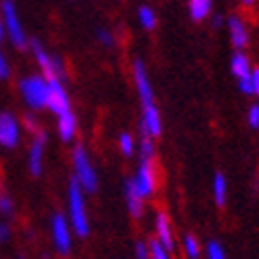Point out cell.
I'll return each instance as SVG.
<instances>
[{
  "mask_svg": "<svg viewBox=\"0 0 259 259\" xmlns=\"http://www.w3.org/2000/svg\"><path fill=\"white\" fill-rule=\"evenodd\" d=\"M68 222L72 226V232L76 238H89L91 234V222H89V211L84 202V190L74 177L68 184Z\"/></svg>",
  "mask_w": 259,
  "mask_h": 259,
  "instance_id": "1",
  "label": "cell"
},
{
  "mask_svg": "<svg viewBox=\"0 0 259 259\" xmlns=\"http://www.w3.org/2000/svg\"><path fill=\"white\" fill-rule=\"evenodd\" d=\"M19 95L23 103L32 112L47 110V99H49V78L45 74H30L23 76L17 84Z\"/></svg>",
  "mask_w": 259,
  "mask_h": 259,
  "instance_id": "2",
  "label": "cell"
},
{
  "mask_svg": "<svg viewBox=\"0 0 259 259\" xmlns=\"http://www.w3.org/2000/svg\"><path fill=\"white\" fill-rule=\"evenodd\" d=\"M72 173L74 179L80 184V188L84 190V194H93L99 188V175L93 160H91L87 148L76 146L72 150Z\"/></svg>",
  "mask_w": 259,
  "mask_h": 259,
  "instance_id": "3",
  "label": "cell"
},
{
  "mask_svg": "<svg viewBox=\"0 0 259 259\" xmlns=\"http://www.w3.org/2000/svg\"><path fill=\"white\" fill-rule=\"evenodd\" d=\"M0 17H3L5 23V34L9 38V42L15 49H25L28 47V34H25L23 21L17 13V7L13 0H3L0 5Z\"/></svg>",
  "mask_w": 259,
  "mask_h": 259,
  "instance_id": "4",
  "label": "cell"
},
{
  "mask_svg": "<svg viewBox=\"0 0 259 259\" xmlns=\"http://www.w3.org/2000/svg\"><path fill=\"white\" fill-rule=\"evenodd\" d=\"M51 242H53V249L59 255H70L74 249V232L72 226L68 222L66 215L55 213L51 217Z\"/></svg>",
  "mask_w": 259,
  "mask_h": 259,
  "instance_id": "5",
  "label": "cell"
},
{
  "mask_svg": "<svg viewBox=\"0 0 259 259\" xmlns=\"http://www.w3.org/2000/svg\"><path fill=\"white\" fill-rule=\"evenodd\" d=\"M133 186L135 190L144 196L146 200L152 198L158 190V177H156V166H154V158H139L137 171L133 175Z\"/></svg>",
  "mask_w": 259,
  "mask_h": 259,
  "instance_id": "6",
  "label": "cell"
},
{
  "mask_svg": "<svg viewBox=\"0 0 259 259\" xmlns=\"http://www.w3.org/2000/svg\"><path fill=\"white\" fill-rule=\"evenodd\" d=\"M32 53H34V59L38 63V68H40V74H45L47 78H66V68H63V61L49 53V51L38 42V40H32Z\"/></svg>",
  "mask_w": 259,
  "mask_h": 259,
  "instance_id": "7",
  "label": "cell"
},
{
  "mask_svg": "<svg viewBox=\"0 0 259 259\" xmlns=\"http://www.w3.org/2000/svg\"><path fill=\"white\" fill-rule=\"evenodd\" d=\"M47 110L51 114H63L72 110V101L68 95V89L63 84V78H49V99H47Z\"/></svg>",
  "mask_w": 259,
  "mask_h": 259,
  "instance_id": "8",
  "label": "cell"
},
{
  "mask_svg": "<svg viewBox=\"0 0 259 259\" xmlns=\"http://www.w3.org/2000/svg\"><path fill=\"white\" fill-rule=\"evenodd\" d=\"M21 131H23V126L19 124L15 114H11V112L0 114V148H5V150L17 148L21 141Z\"/></svg>",
  "mask_w": 259,
  "mask_h": 259,
  "instance_id": "9",
  "label": "cell"
},
{
  "mask_svg": "<svg viewBox=\"0 0 259 259\" xmlns=\"http://www.w3.org/2000/svg\"><path fill=\"white\" fill-rule=\"evenodd\" d=\"M133 84H135V91H137V97H139L141 106L156 101V93H154V87H152V80H150L148 68H146V63L141 59L133 61Z\"/></svg>",
  "mask_w": 259,
  "mask_h": 259,
  "instance_id": "10",
  "label": "cell"
},
{
  "mask_svg": "<svg viewBox=\"0 0 259 259\" xmlns=\"http://www.w3.org/2000/svg\"><path fill=\"white\" fill-rule=\"evenodd\" d=\"M139 131H141V135H148L152 139H158L162 135V116H160V110L156 106V101L141 106Z\"/></svg>",
  "mask_w": 259,
  "mask_h": 259,
  "instance_id": "11",
  "label": "cell"
},
{
  "mask_svg": "<svg viewBox=\"0 0 259 259\" xmlns=\"http://www.w3.org/2000/svg\"><path fill=\"white\" fill-rule=\"evenodd\" d=\"M34 141L28 150V169L32 177H40L45 169V148H47V135L45 133H34Z\"/></svg>",
  "mask_w": 259,
  "mask_h": 259,
  "instance_id": "12",
  "label": "cell"
},
{
  "mask_svg": "<svg viewBox=\"0 0 259 259\" xmlns=\"http://www.w3.org/2000/svg\"><path fill=\"white\" fill-rule=\"evenodd\" d=\"M226 25H228V34H230L232 47H234L236 51L247 49L249 47V28H247V23H244V19L240 15H230Z\"/></svg>",
  "mask_w": 259,
  "mask_h": 259,
  "instance_id": "13",
  "label": "cell"
},
{
  "mask_svg": "<svg viewBox=\"0 0 259 259\" xmlns=\"http://www.w3.org/2000/svg\"><path fill=\"white\" fill-rule=\"evenodd\" d=\"M154 236H156L171 253L175 251V244H177V242H175L171 219L166 217V213H156V219H154Z\"/></svg>",
  "mask_w": 259,
  "mask_h": 259,
  "instance_id": "14",
  "label": "cell"
},
{
  "mask_svg": "<svg viewBox=\"0 0 259 259\" xmlns=\"http://www.w3.org/2000/svg\"><path fill=\"white\" fill-rule=\"evenodd\" d=\"M124 202H126V211L133 219H141L144 217V209H146V198L135 190L133 181L128 179L124 184Z\"/></svg>",
  "mask_w": 259,
  "mask_h": 259,
  "instance_id": "15",
  "label": "cell"
},
{
  "mask_svg": "<svg viewBox=\"0 0 259 259\" xmlns=\"http://www.w3.org/2000/svg\"><path fill=\"white\" fill-rule=\"evenodd\" d=\"M76 133H78V118H76V114L72 110L63 112L57 116V135L63 144H70L74 141Z\"/></svg>",
  "mask_w": 259,
  "mask_h": 259,
  "instance_id": "16",
  "label": "cell"
},
{
  "mask_svg": "<svg viewBox=\"0 0 259 259\" xmlns=\"http://www.w3.org/2000/svg\"><path fill=\"white\" fill-rule=\"evenodd\" d=\"M211 13H213V0H188V15L192 21H204V19H211Z\"/></svg>",
  "mask_w": 259,
  "mask_h": 259,
  "instance_id": "17",
  "label": "cell"
},
{
  "mask_svg": "<svg viewBox=\"0 0 259 259\" xmlns=\"http://www.w3.org/2000/svg\"><path fill=\"white\" fill-rule=\"evenodd\" d=\"M230 72L234 74V78H244V76H249L253 72V66H251V59L247 57L244 51H236L234 55L230 59Z\"/></svg>",
  "mask_w": 259,
  "mask_h": 259,
  "instance_id": "18",
  "label": "cell"
},
{
  "mask_svg": "<svg viewBox=\"0 0 259 259\" xmlns=\"http://www.w3.org/2000/svg\"><path fill=\"white\" fill-rule=\"evenodd\" d=\"M137 21L139 25L144 28L146 32H154L158 28V17H156V11H154L152 7L144 5V7H139L137 9Z\"/></svg>",
  "mask_w": 259,
  "mask_h": 259,
  "instance_id": "19",
  "label": "cell"
},
{
  "mask_svg": "<svg viewBox=\"0 0 259 259\" xmlns=\"http://www.w3.org/2000/svg\"><path fill=\"white\" fill-rule=\"evenodd\" d=\"M213 200L217 206H226L228 202V179L224 173H217L213 177Z\"/></svg>",
  "mask_w": 259,
  "mask_h": 259,
  "instance_id": "20",
  "label": "cell"
},
{
  "mask_svg": "<svg viewBox=\"0 0 259 259\" xmlns=\"http://www.w3.org/2000/svg\"><path fill=\"white\" fill-rule=\"evenodd\" d=\"M181 249H184V255L188 259H198L200 253H202L200 242H198V238L194 234H186L184 236V240H181Z\"/></svg>",
  "mask_w": 259,
  "mask_h": 259,
  "instance_id": "21",
  "label": "cell"
},
{
  "mask_svg": "<svg viewBox=\"0 0 259 259\" xmlns=\"http://www.w3.org/2000/svg\"><path fill=\"white\" fill-rule=\"evenodd\" d=\"M148 253H150V259H169L171 257V251L166 249L156 236L148 240Z\"/></svg>",
  "mask_w": 259,
  "mask_h": 259,
  "instance_id": "22",
  "label": "cell"
},
{
  "mask_svg": "<svg viewBox=\"0 0 259 259\" xmlns=\"http://www.w3.org/2000/svg\"><path fill=\"white\" fill-rule=\"evenodd\" d=\"M118 150H120V154L122 156H133L135 154V150H137V144H135V139H133V135L131 133H120L118 135Z\"/></svg>",
  "mask_w": 259,
  "mask_h": 259,
  "instance_id": "23",
  "label": "cell"
},
{
  "mask_svg": "<svg viewBox=\"0 0 259 259\" xmlns=\"http://www.w3.org/2000/svg\"><path fill=\"white\" fill-rule=\"evenodd\" d=\"M156 139H152L148 135H141L139 139V158H154L156 156Z\"/></svg>",
  "mask_w": 259,
  "mask_h": 259,
  "instance_id": "24",
  "label": "cell"
},
{
  "mask_svg": "<svg viewBox=\"0 0 259 259\" xmlns=\"http://www.w3.org/2000/svg\"><path fill=\"white\" fill-rule=\"evenodd\" d=\"M204 251H206V257H209V259H226V255H228L226 249H224V244L217 242V240H209V242H206Z\"/></svg>",
  "mask_w": 259,
  "mask_h": 259,
  "instance_id": "25",
  "label": "cell"
},
{
  "mask_svg": "<svg viewBox=\"0 0 259 259\" xmlns=\"http://www.w3.org/2000/svg\"><path fill=\"white\" fill-rule=\"evenodd\" d=\"M97 40L101 47H106V49H114L116 47V40H114V34L106 28H99L97 30Z\"/></svg>",
  "mask_w": 259,
  "mask_h": 259,
  "instance_id": "26",
  "label": "cell"
},
{
  "mask_svg": "<svg viewBox=\"0 0 259 259\" xmlns=\"http://www.w3.org/2000/svg\"><path fill=\"white\" fill-rule=\"evenodd\" d=\"M13 211H15V204H13V198L9 194H0V215L11 217Z\"/></svg>",
  "mask_w": 259,
  "mask_h": 259,
  "instance_id": "27",
  "label": "cell"
},
{
  "mask_svg": "<svg viewBox=\"0 0 259 259\" xmlns=\"http://www.w3.org/2000/svg\"><path fill=\"white\" fill-rule=\"evenodd\" d=\"M247 122H249V126L251 128H259V103H253V106L249 108V112H247Z\"/></svg>",
  "mask_w": 259,
  "mask_h": 259,
  "instance_id": "28",
  "label": "cell"
},
{
  "mask_svg": "<svg viewBox=\"0 0 259 259\" xmlns=\"http://www.w3.org/2000/svg\"><path fill=\"white\" fill-rule=\"evenodd\" d=\"M236 82H238V91L242 95H249V97L253 95V78H251V74L244 76V78H238Z\"/></svg>",
  "mask_w": 259,
  "mask_h": 259,
  "instance_id": "29",
  "label": "cell"
},
{
  "mask_svg": "<svg viewBox=\"0 0 259 259\" xmlns=\"http://www.w3.org/2000/svg\"><path fill=\"white\" fill-rule=\"evenodd\" d=\"M135 257H137V259H150L148 242H146V240H137V242H135Z\"/></svg>",
  "mask_w": 259,
  "mask_h": 259,
  "instance_id": "30",
  "label": "cell"
},
{
  "mask_svg": "<svg viewBox=\"0 0 259 259\" xmlns=\"http://www.w3.org/2000/svg\"><path fill=\"white\" fill-rule=\"evenodd\" d=\"M11 76V68H9V59L5 57V53L0 51V80H7Z\"/></svg>",
  "mask_w": 259,
  "mask_h": 259,
  "instance_id": "31",
  "label": "cell"
},
{
  "mask_svg": "<svg viewBox=\"0 0 259 259\" xmlns=\"http://www.w3.org/2000/svg\"><path fill=\"white\" fill-rule=\"evenodd\" d=\"M11 238V226L0 222V242H7Z\"/></svg>",
  "mask_w": 259,
  "mask_h": 259,
  "instance_id": "32",
  "label": "cell"
},
{
  "mask_svg": "<svg viewBox=\"0 0 259 259\" xmlns=\"http://www.w3.org/2000/svg\"><path fill=\"white\" fill-rule=\"evenodd\" d=\"M251 78H253V95L259 99V68H253Z\"/></svg>",
  "mask_w": 259,
  "mask_h": 259,
  "instance_id": "33",
  "label": "cell"
},
{
  "mask_svg": "<svg viewBox=\"0 0 259 259\" xmlns=\"http://www.w3.org/2000/svg\"><path fill=\"white\" fill-rule=\"evenodd\" d=\"M25 126H28L32 133L38 131V126H36V122H34V116H25Z\"/></svg>",
  "mask_w": 259,
  "mask_h": 259,
  "instance_id": "34",
  "label": "cell"
},
{
  "mask_svg": "<svg viewBox=\"0 0 259 259\" xmlns=\"http://www.w3.org/2000/svg\"><path fill=\"white\" fill-rule=\"evenodd\" d=\"M5 38H7V34H5V23H3V17H0V45H3Z\"/></svg>",
  "mask_w": 259,
  "mask_h": 259,
  "instance_id": "35",
  "label": "cell"
},
{
  "mask_svg": "<svg viewBox=\"0 0 259 259\" xmlns=\"http://www.w3.org/2000/svg\"><path fill=\"white\" fill-rule=\"evenodd\" d=\"M211 17H213V15H211ZM213 28H222V17H217V15L213 17Z\"/></svg>",
  "mask_w": 259,
  "mask_h": 259,
  "instance_id": "36",
  "label": "cell"
},
{
  "mask_svg": "<svg viewBox=\"0 0 259 259\" xmlns=\"http://www.w3.org/2000/svg\"><path fill=\"white\" fill-rule=\"evenodd\" d=\"M240 3H242L244 7H253V5H255V0H240Z\"/></svg>",
  "mask_w": 259,
  "mask_h": 259,
  "instance_id": "37",
  "label": "cell"
}]
</instances>
